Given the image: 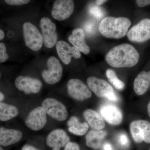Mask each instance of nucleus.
<instances>
[{
  "label": "nucleus",
  "mask_w": 150,
  "mask_h": 150,
  "mask_svg": "<svg viewBox=\"0 0 150 150\" xmlns=\"http://www.w3.org/2000/svg\"><path fill=\"white\" fill-rule=\"evenodd\" d=\"M15 85L20 91L28 95L38 93L42 88L43 83L36 78L20 76L16 79Z\"/></svg>",
  "instance_id": "ddd939ff"
},
{
  "label": "nucleus",
  "mask_w": 150,
  "mask_h": 150,
  "mask_svg": "<svg viewBox=\"0 0 150 150\" xmlns=\"http://www.w3.org/2000/svg\"><path fill=\"white\" fill-rule=\"evenodd\" d=\"M22 150H40L35 148V147L33 146H31V145H25L22 148Z\"/></svg>",
  "instance_id": "473e14b6"
},
{
  "label": "nucleus",
  "mask_w": 150,
  "mask_h": 150,
  "mask_svg": "<svg viewBox=\"0 0 150 150\" xmlns=\"http://www.w3.org/2000/svg\"><path fill=\"white\" fill-rule=\"evenodd\" d=\"M5 34L2 30L0 29V40H3L4 38Z\"/></svg>",
  "instance_id": "f704fd0d"
},
{
  "label": "nucleus",
  "mask_w": 150,
  "mask_h": 150,
  "mask_svg": "<svg viewBox=\"0 0 150 150\" xmlns=\"http://www.w3.org/2000/svg\"><path fill=\"white\" fill-rule=\"evenodd\" d=\"M139 56L134 46L125 43L113 47L106 54L105 59L114 68H131L137 64Z\"/></svg>",
  "instance_id": "f257e3e1"
},
{
  "label": "nucleus",
  "mask_w": 150,
  "mask_h": 150,
  "mask_svg": "<svg viewBox=\"0 0 150 150\" xmlns=\"http://www.w3.org/2000/svg\"><path fill=\"white\" fill-rule=\"evenodd\" d=\"M86 34L83 29L75 28L69 37V41L75 48L85 55L89 54L90 48L85 40Z\"/></svg>",
  "instance_id": "f3484780"
},
{
  "label": "nucleus",
  "mask_w": 150,
  "mask_h": 150,
  "mask_svg": "<svg viewBox=\"0 0 150 150\" xmlns=\"http://www.w3.org/2000/svg\"><path fill=\"white\" fill-rule=\"evenodd\" d=\"M64 150H80V148L76 143L70 142L65 146Z\"/></svg>",
  "instance_id": "c756f323"
},
{
  "label": "nucleus",
  "mask_w": 150,
  "mask_h": 150,
  "mask_svg": "<svg viewBox=\"0 0 150 150\" xmlns=\"http://www.w3.org/2000/svg\"><path fill=\"white\" fill-rule=\"evenodd\" d=\"M85 29L86 33L88 35L93 34L96 30L95 23L91 21L87 22L85 25Z\"/></svg>",
  "instance_id": "cd10ccee"
},
{
  "label": "nucleus",
  "mask_w": 150,
  "mask_h": 150,
  "mask_svg": "<svg viewBox=\"0 0 150 150\" xmlns=\"http://www.w3.org/2000/svg\"><path fill=\"white\" fill-rule=\"evenodd\" d=\"M106 76L109 81L118 90L124 88L125 85L122 81L118 79L116 73L113 70L108 69L106 70Z\"/></svg>",
  "instance_id": "b1692460"
},
{
  "label": "nucleus",
  "mask_w": 150,
  "mask_h": 150,
  "mask_svg": "<svg viewBox=\"0 0 150 150\" xmlns=\"http://www.w3.org/2000/svg\"><path fill=\"white\" fill-rule=\"evenodd\" d=\"M69 130L72 134L82 136L86 134L89 129V125L86 122L81 123L76 116H72L67 123Z\"/></svg>",
  "instance_id": "4be33fe9"
},
{
  "label": "nucleus",
  "mask_w": 150,
  "mask_h": 150,
  "mask_svg": "<svg viewBox=\"0 0 150 150\" xmlns=\"http://www.w3.org/2000/svg\"><path fill=\"white\" fill-rule=\"evenodd\" d=\"M87 83L90 89L98 97L104 98L111 101L118 100L112 87L104 80L91 76L88 78Z\"/></svg>",
  "instance_id": "7ed1b4c3"
},
{
  "label": "nucleus",
  "mask_w": 150,
  "mask_h": 150,
  "mask_svg": "<svg viewBox=\"0 0 150 150\" xmlns=\"http://www.w3.org/2000/svg\"><path fill=\"white\" fill-rule=\"evenodd\" d=\"M25 45L32 51H37L42 48L43 39L37 27L31 23L25 22L23 26Z\"/></svg>",
  "instance_id": "20e7f679"
},
{
  "label": "nucleus",
  "mask_w": 150,
  "mask_h": 150,
  "mask_svg": "<svg viewBox=\"0 0 150 150\" xmlns=\"http://www.w3.org/2000/svg\"><path fill=\"white\" fill-rule=\"evenodd\" d=\"M68 93L73 99L83 101L90 98L92 92L88 86L78 79H71L67 83Z\"/></svg>",
  "instance_id": "1a4fd4ad"
},
{
  "label": "nucleus",
  "mask_w": 150,
  "mask_h": 150,
  "mask_svg": "<svg viewBox=\"0 0 150 150\" xmlns=\"http://www.w3.org/2000/svg\"><path fill=\"white\" fill-rule=\"evenodd\" d=\"M47 122V114L42 106H38L31 110L25 118L26 126L33 131L41 130Z\"/></svg>",
  "instance_id": "6e6552de"
},
{
  "label": "nucleus",
  "mask_w": 150,
  "mask_h": 150,
  "mask_svg": "<svg viewBox=\"0 0 150 150\" xmlns=\"http://www.w3.org/2000/svg\"><path fill=\"white\" fill-rule=\"evenodd\" d=\"M74 7L73 0H56L53 5L51 15L56 20H65L72 14Z\"/></svg>",
  "instance_id": "f8f14e48"
},
{
  "label": "nucleus",
  "mask_w": 150,
  "mask_h": 150,
  "mask_svg": "<svg viewBox=\"0 0 150 150\" xmlns=\"http://www.w3.org/2000/svg\"><path fill=\"white\" fill-rule=\"evenodd\" d=\"M18 113V109L14 105L0 102V121H9L16 117Z\"/></svg>",
  "instance_id": "5701e85b"
},
{
  "label": "nucleus",
  "mask_w": 150,
  "mask_h": 150,
  "mask_svg": "<svg viewBox=\"0 0 150 150\" xmlns=\"http://www.w3.org/2000/svg\"><path fill=\"white\" fill-rule=\"evenodd\" d=\"M83 115L88 125L94 130H102L105 127V122L102 115L96 110L86 109L84 111Z\"/></svg>",
  "instance_id": "aec40b11"
},
{
  "label": "nucleus",
  "mask_w": 150,
  "mask_h": 150,
  "mask_svg": "<svg viewBox=\"0 0 150 150\" xmlns=\"http://www.w3.org/2000/svg\"><path fill=\"white\" fill-rule=\"evenodd\" d=\"M23 133L16 129L0 127V145L7 146L16 144L21 139Z\"/></svg>",
  "instance_id": "a211bd4d"
},
{
  "label": "nucleus",
  "mask_w": 150,
  "mask_h": 150,
  "mask_svg": "<svg viewBox=\"0 0 150 150\" xmlns=\"http://www.w3.org/2000/svg\"><path fill=\"white\" fill-rule=\"evenodd\" d=\"M103 150H114L112 145L108 142H105L103 145Z\"/></svg>",
  "instance_id": "2f4dec72"
},
{
  "label": "nucleus",
  "mask_w": 150,
  "mask_h": 150,
  "mask_svg": "<svg viewBox=\"0 0 150 150\" xmlns=\"http://www.w3.org/2000/svg\"><path fill=\"white\" fill-rule=\"evenodd\" d=\"M107 134L106 131L101 130H91L86 135V144L94 150H98L101 147Z\"/></svg>",
  "instance_id": "6ab92c4d"
},
{
  "label": "nucleus",
  "mask_w": 150,
  "mask_h": 150,
  "mask_svg": "<svg viewBox=\"0 0 150 150\" xmlns=\"http://www.w3.org/2000/svg\"><path fill=\"white\" fill-rule=\"evenodd\" d=\"M6 3L11 6H21L26 4L30 0H5Z\"/></svg>",
  "instance_id": "c85d7f7f"
},
{
  "label": "nucleus",
  "mask_w": 150,
  "mask_h": 150,
  "mask_svg": "<svg viewBox=\"0 0 150 150\" xmlns=\"http://www.w3.org/2000/svg\"><path fill=\"white\" fill-rule=\"evenodd\" d=\"M47 66L48 69L42 71V77L46 83L55 84L62 79L63 67L59 60L54 56H51L48 59Z\"/></svg>",
  "instance_id": "423d86ee"
},
{
  "label": "nucleus",
  "mask_w": 150,
  "mask_h": 150,
  "mask_svg": "<svg viewBox=\"0 0 150 150\" xmlns=\"http://www.w3.org/2000/svg\"><path fill=\"white\" fill-rule=\"evenodd\" d=\"M147 111L148 114H149V116L150 117V101L149 103V104H148V105Z\"/></svg>",
  "instance_id": "e433bc0d"
},
{
  "label": "nucleus",
  "mask_w": 150,
  "mask_h": 150,
  "mask_svg": "<svg viewBox=\"0 0 150 150\" xmlns=\"http://www.w3.org/2000/svg\"><path fill=\"white\" fill-rule=\"evenodd\" d=\"M149 150H150V149H149Z\"/></svg>",
  "instance_id": "ea45409f"
},
{
  "label": "nucleus",
  "mask_w": 150,
  "mask_h": 150,
  "mask_svg": "<svg viewBox=\"0 0 150 150\" xmlns=\"http://www.w3.org/2000/svg\"><path fill=\"white\" fill-rule=\"evenodd\" d=\"M70 141L67 132L62 129H56L51 131L46 138V144L52 150H60L65 147Z\"/></svg>",
  "instance_id": "dca6fc26"
},
{
  "label": "nucleus",
  "mask_w": 150,
  "mask_h": 150,
  "mask_svg": "<svg viewBox=\"0 0 150 150\" xmlns=\"http://www.w3.org/2000/svg\"><path fill=\"white\" fill-rule=\"evenodd\" d=\"M56 47L59 58L65 64H70L72 57L78 59L81 56L80 51L74 46H70L69 43L64 40L58 41Z\"/></svg>",
  "instance_id": "2eb2a0df"
},
{
  "label": "nucleus",
  "mask_w": 150,
  "mask_h": 150,
  "mask_svg": "<svg viewBox=\"0 0 150 150\" xmlns=\"http://www.w3.org/2000/svg\"><path fill=\"white\" fill-rule=\"evenodd\" d=\"M9 56L7 52V48L5 44L0 43V63H4L8 59Z\"/></svg>",
  "instance_id": "a878e982"
},
{
  "label": "nucleus",
  "mask_w": 150,
  "mask_h": 150,
  "mask_svg": "<svg viewBox=\"0 0 150 150\" xmlns=\"http://www.w3.org/2000/svg\"><path fill=\"white\" fill-rule=\"evenodd\" d=\"M136 3L139 7H144L150 5V0H136Z\"/></svg>",
  "instance_id": "7c9ffc66"
},
{
  "label": "nucleus",
  "mask_w": 150,
  "mask_h": 150,
  "mask_svg": "<svg viewBox=\"0 0 150 150\" xmlns=\"http://www.w3.org/2000/svg\"><path fill=\"white\" fill-rule=\"evenodd\" d=\"M40 26L44 45L48 48H53L58 39L56 24L50 19L43 17L40 20Z\"/></svg>",
  "instance_id": "9b49d317"
},
{
  "label": "nucleus",
  "mask_w": 150,
  "mask_h": 150,
  "mask_svg": "<svg viewBox=\"0 0 150 150\" xmlns=\"http://www.w3.org/2000/svg\"><path fill=\"white\" fill-rule=\"evenodd\" d=\"M130 41L142 43L150 39V19L145 18L133 26L127 33Z\"/></svg>",
  "instance_id": "0eeeda50"
},
{
  "label": "nucleus",
  "mask_w": 150,
  "mask_h": 150,
  "mask_svg": "<svg viewBox=\"0 0 150 150\" xmlns=\"http://www.w3.org/2000/svg\"><path fill=\"white\" fill-rule=\"evenodd\" d=\"M131 24L127 18L106 17L100 22L98 30L105 37L119 39L127 35Z\"/></svg>",
  "instance_id": "f03ea898"
},
{
  "label": "nucleus",
  "mask_w": 150,
  "mask_h": 150,
  "mask_svg": "<svg viewBox=\"0 0 150 150\" xmlns=\"http://www.w3.org/2000/svg\"><path fill=\"white\" fill-rule=\"evenodd\" d=\"M108 0H96V4L98 6H100L106 2Z\"/></svg>",
  "instance_id": "72a5a7b5"
},
{
  "label": "nucleus",
  "mask_w": 150,
  "mask_h": 150,
  "mask_svg": "<svg viewBox=\"0 0 150 150\" xmlns=\"http://www.w3.org/2000/svg\"><path fill=\"white\" fill-rule=\"evenodd\" d=\"M150 85V71H143L134 80V89L137 95L142 96L147 91Z\"/></svg>",
  "instance_id": "412c9836"
},
{
  "label": "nucleus",
  "mask_w": 150,
  "mask_h": 150,
  "mask_svg": "<svg viewBox=\"0 0 150 150\" xmlns=\"http://www.w3.org/2000/svg\"><path fill=\"white\" fill-rule=\"evenodd\" d=\"M118 140V144L121 147L124 149L129 147L130 146V141L129 137L126 133H122L119 134Z\"/></svg>",
  "instance_id": "393cba45"
},
{
  "label": "nucleus",
  "mask_w": 150,
  "mask_h": 150,
  "mask_svg": "<svg viewBox=\"0 0 150 150\" xmlns=\"http://www.w3.org/2000/svg\"><path fill=\"white\" fill-rule=\"evenodd\" d=\"M1 72H0V79H1Z\"/></svg>",
  "instance_id": "58836bf2"
},
{
  "label": "nucleus",
  "mask_w": 150,
  "mask_h": 150,
  "mask_svg": "<svg viewBox=\"0 0 150 150\" xmlns=\"http://www.w3.org/2000/svg\"><path fill=\"white\" fill-rule=\"evenodd\" d=\"M90 13L97 19L102 18L104 16V13L100 8L96 6L91 7L89 9Z\"/></svg>",
  "instance_id": "bb28decb"
},
{
  "label": "nucleus",
  "mask_w": 150,
  "mask_h": 150,
  "mask_svg": "<svg viewBox=\"0 0 150 150\" xmlns=\"http://www.w3.org/2000/svg\"><path fill=\"white\" fill-rule=\"evenodd\" d=\"M100 112L104 120L111 125L117 126L123 121L122 111L115 105L109 103L103 105L100 108Z\"/></svg>",
  "instance_id": "4468645a"
},
{
  "label": "nucleus",
  "mask_w": 150,
  "mask_h": 150,
  "mask_svg": "<svg viewBox=\"0 0 150 150\" xmlns=\"http://www.w3.org/2000/svg\"><path fill=\"white\" fill-rule=\"evenodd\" d=\"M130 131L135 142L141 143L143 141L150 144V123L146 120L133 121L130 126Z\"/></svg>",
  "instance_id": "9d476101"
},
{
  "label": "nucleus",
  "mask_w": 150,
  "mask_h": 150,
  "mask_svg": "<svg viewBox=\"0 0 150 150\" xmlns=\"http://www.w3.org/2000/svg\"><path fill=\"white\" fill-rule=\"evenodd\" d=\"M5 98V96L0 91V102L3 101Z\"/></svg>",
  "instance_id": "c9c22d12"
},
{
  "label": "nucleus",
  "mask_w": 150,
  "mask_h": 150,
  "mask_svg": "<svg viewBox=\"0 0 150 150\" xmlns=\"http://www.w3.org/2000/svg\"><path fill=\"white\" fill-rule=\"evenodd\" d=\"M42 106L46 110L47 115L59 121H64L68 117L66 106L61 101L53 98H48L42 102Z\"/></svg>",
  "instance_id": "39448f33"
},
{
  "label": "nucleus",
  "mask_w": 150,
  "mask_h": 150,
  "mask_svg": "<svg viewBox=\"0 0 150 150\" xmlns=\"http://www.w3.org/2000/svg\"><path fill=\"white\" fill-rule=\"evenodd\" d=\"M0 150H3V149H2V148L1 147V146H0Z\"/></svg>",
  "instance_id": "4c0bfd02"
}]
</instances>
